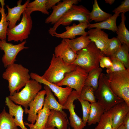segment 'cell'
Here are the masks:
<instances>
[{"instance_id": "1", "label": "cell", "mask_w": 129, "mask_h": 129, "mask_svg": "<svg viewBox=\"0 0 129 129\" xmlns=\"http://www.w3.org/2000/svg\"><path fill=\"white\" fill-rule=\"evenodd\" d=\"M29 70L22 64L14 63L8 65L2 75L3 78L7 80L8 88L11 96L18 92L30 80Z\"/></svg>"}, {"instance_id": "2", "label": "cell", "mask_w": 129, "mask_h": 129, "mask_svg": "<svg viewBox=\"0 0 129 129\" xmlns=\"http://www.w3.org/2000/svg\"><path fill=\"white\" fill-rule=\"evenodd\" d=\"M77 53V57L72 64L80 67L88 72L99 67L100 60L105 56L92 42Z\"/></svg>"}, {"instance_id": "3", "label": "cell", "mask_w": 129, "mask_h": 129, "mask_svg": "<svg viewBox=\"0 0 129 129\" xmlns=\"http://www.w3.org/2000/svg\"><path fill=\"white\" fill-rule=\"evenodd\" d=\"M97 102L107 111L116 105L124 101L117 96L110 86L108 78L105 74H101L98 81L97 88L94 92Z\"/></svg>"}, {"instance_id": "4", "label": "cell", "mask_w": 129, "mask_h": 129, "mask_svg": "<svg viewBox=\"0 0 129 129\" xmlns=\"http://www.w3.org/2000/svg\"><path fill=\"white\" fill-rule=\"evenodd\" d=\"M89 11L82 5H73L71 8L54 24L49 28L48 32L54 36L57 28L60 25L69 26L74 21H78L79 23H90Z\"/></svg>"}, {"instance_id": "5", "label": "cell", "mask_w": 129, "mask_h": 129, "mask_svg": "<svg viewBox=\"0 0 129 129\" xmlns=\"http://www.w3.org/2000/svg\"><path fill=\"white\" fill-rule=\"evenodd\" d=\"M105 75L114 93L129 106V69Z\"/></svg>"}, {"instance_id": "6", "label": "cell", "mask_w": 129, "mask_h": 129, "mask_svg": "<svg viewBox=\"0 0 129 129\" xmlns=\"http://www.w3.org/2000/svg\"><path fill=\"white\" fill-rule=\"evenodd\" d=\"M77 66L67 63L53 54L50 65L42 76L47 81L56 84L64 78L66 73L74 70Z\"/></svg>"}, {"instance_id": "7", "label": "cell", "mask_w": 129, "mask_h": 129, "mask_svg": "<svg viewBox=\"0 0 129 129\" xmlns=\"http://www.w3.org/2000/svg\"><path fill=\"white\" fill-rule=\"evenodd\" d=\"M42 88L41 84L34 80H30L21 91L16 92L8 97L16 104L22 106L24 110H26L28 109L29 103Z\"/></svg>"}, {"instance_id": "8", "label": "cell", "mask_w": 129, "mask_h": 129, "mask_svg": "<svg viewBox=\"0 0 129 129\" xmlns=\"http://www.w3.org/2000/svg\"><path fill=\"white\" fill-rule=\"evenodd\" d=\"M22 14L21 21L18 24L11 29L7 28L6 34L8 41L22 42L28 38L32 27V20L30 15L24 11Z\"/></svg>"}, {"instance_id": "9", "label": "cell", "mask_w": 129, "mask_h": 129, "mask_svg": "<svg viewBox=\"0 0 129 129\" xmlns=\"http://www.w3.org/2000/svg\"><path fill=\"white\" fill-rule=\"evenodd\" d=\"M88 74L87 71L77 65L74 70L66 73L61 81L55 84L60 86H66L74 89L79 95Z\"/></svg>"}, {"instance_id": "10", "label": "cell", "mask_w": 129, "mask_h": 129, "mask_svg": "<svg viewBox=\"0 0 129 129\" xmlns=\"http://www.w3.org/2000/svg\"><path fill=\"white\" fill-rule=\"evenodd\" d=\"M26 40L17 44L7 43L6 40H0V49L4 52L2 61L4 67L6 68L8 65L14 64L16 61L17 55L21 50L28 47L25 46Z\"/></svg>"}, {"instance_id": "11", "label": "cell", "mask_w": 129, "mask_h": 129, "mask_svg": "<svg viewBox=\"0 0 129 129\" xmlns=\"http://www.w3.org/2000/svg\"><path fill=\"white\" fill-rule=\"evenodd\" d=\"M30 75L32 79L36 81L40 84L42 83L47 86L58 98L59 102L61 105H64L68 96L73 90L72 89L68 86L63 87L54 83L49 82L42 76L36 73L31 72Z\"/></svg>"}, {"instance_id": "12", "label": "cell", "mask_w": 129, "mask_h": 129, "mask_svg": "<svg viewBox=\"0 0 129 129\" xmlns=\"http://www.w3.org/2000/svg\"><path fill=\"white\" fill-rule=\"evenodd\" d=\"M79 97V95L76 91L75 90H72L64 105L69 110L70 113V124L73 129H83L86 126L82 119L77 115L74 110L75 107L74 102Z\"/></svg>"}, {"instance_id": "13", "label": "cell", "mask_w": 129, "mask_h": 129, "mask_svg": "<svg viewBox=\"0 0 129 129\" xmlns=\"http://www.w3.org/2000/svg\"><path fill=\"white\" fill-rule=\"evenodd\" d=\"M79 0H64L59 2L53 7L51 14L45 20L46 24H54L59 18L67 11L73 5H76L80 1Z\"/></svg>"}, {"instance_id": "14", "label": "cell", "mask_w": 129, "mask_h": 129, "mask_svg": "<svg viewBox=\"0 0 129 129\" xmlns=\"http://www.w3.org/2000/svg\"><path fill=\"white\" fill-rule=\"evenodd\" d=\"M87 32L91 41L105 55L109 39L108 34L102 29L97 28L90 29Z\"/></svg>"}, {"instance_id": "15", "label": "cell", "mask_w": 129, "mask_h": 129, "mask_svg": "<svg viewBox=\"0 0 129 129\" xmlns=\"http://www.w3.org/2000/svg\"><path fill=\"white\" fill-rule=\"evenodd\" d=\"M46 93L44 90L39 91L34 99L29 103V109L24 110L25 113L28 114L27 120L31 124L35 123L38 112L42 108Z\"/></svg>"}, {"instance_id": "16", "label": "cell", "mask_w": 129, "mask_h": 129, "mask_svg": "<svg viewBox=\"0 0 129 129\" xmlns=\"http://www.w3.org/2000/svg\"><path fill=\"white\" fill-rule=\"evenodd\" d=\"M113 129H116L122 125L129 113V106L124 102L115 105L109 110Z\"/></svg>"}, {"instance_id": "17", "label": "cell", "mask_w": 129, "mask_h": 129, "mask_svg": "<svg viewBox=\"0 0 129 129\" xmlns=\"http://www.w3.org/2000/svg\"><path fill=\"white\" fill-rule=\"evenodd\" d=\"M89 24L85 22H81L77 24L74 23L70 26H68L65 27L66 31L61 33L56 32L54 36L62 39H72L75 38L77 36L88 35L85 30L88 28Z\"/></svg>"}, {"instance_id": "18", "label": "cell", "mask_w": 129, "mask_h": 129, "mask_svg": "<svg viewBox=\"0 0 129 129\" xmlns=\"http://www.w3.org/2000/svg\"><path fill=\"white\" fill-rule=\"evenodd\" d=\"M55 57H60L69 64H72L76 59L77 54L69 47L64 39L56 46L54 50Z\"/></svg>"}, {"instance_id": "19", "label": "cell", "mask_w": 129, "mask_h": 129, "mask_svg": "<svg viewBox=\"0 0 129 129\" xmlns=\"http://www.w3.org/2000/svg\"><path fill=\"white\" fill-rule=\"evenodd\" d=\"M22 0H19L17 2V5L12 8L9 7L8 5L6 6L8 11L6 16V20L9 22L8 28L11 29L16 26L18 21H20L21 15L24 11L26 7L30 2L27 0L23 5H21Z\"/></svg>"}, {"instance_id": "20", "label": "cell", "mask_w": 129, "mask_h": 129, "mask_svg": "<svg viewBox=\"0 0 129 129\" xmlns=\"http://www.w3.org/2000/svg\"><path fill=\"white\" fill-rule=\"evenodd\" d=\"M5 105L9 109V113L14 118V121L17 126L21 129H29L25 126L23 120V115L24 110L21 106L17 105L6 97L5 101Z\"/></svg>"}, {"instance_id": "21", "label": "cell", "mask_w": 129, "mask_h": 129, "mask_svg": "<svg viewBox=\"0 0 129 129\" xmlns=\"http://www.w3.org/2000/svg\"><path fill=\"white\" fill-rule=\"evenodd\" d=\"M66 118L61 112L51 110L45 126L56 127L57 129H67L68 121Z\"/></svg>"}, {"instance_id": "22", "label": "cell", "mask_w": 129, "mask_h": 129, "mask_svg": "<svg viewBox=\"0 0 129 129\" xmlns=\"http://www.w3.org/2000/svg\"><path fill=\"white\" fill-rule=\"evenodd\" d=\"M44 88L46 91V96L44 99L43 105H46L50 110H53L61 112L67 117V114L63 110L67 109V108L57 101L52 91L47 86L44 85Z\"/></svg>"}, {"instance_id": "23", "label": "cell", "mask_w": 129, "mask_h": 129, "mask_svg": "<svg viewBox=\"0 0 129 129\" xmlns=\"http://www.w3.org/2000/svg\"><path fill=\"white\" fill-rule=\"evenodd\" d=\"M50 110L45 105L38 112L36 122L34 124L27 122L24 123L25 125L29 127L30 129H43L46 126Z\"/></svg>"}, {"instance_id": "24", "label": "cell", "mask_w": 129, "mask_h": 129, "mask_svg": "<svg viewBox=\"0 0 129 129\" xmlns=\"http://www.w3.org/2000/svg\"><path fill=\"white\" fill-rule=\"evenodd\" d=\"M119 15V13H114L111 17L102 22L93 24L90 23L87 28L89 29L95 28L105 29L116 32L117 30L116 21Z\"/></svg>"}, {"instance_id": "25", "label": "cell", "mask_w": 129, "mask_h": 129, "mask_svg": "<svg viewBox=\"0 0 129 129\" xmlns=\"http://www.w3.org/2000/svg\"><path fill=\"white\" fill-rule=\"evenodd\" d=\"M64 40L71 48L76 53L86 47L91 42L88 35L81 36L71 39H66Z\"/></svg>"}, {"instance_id": "26", "label": "cell", "mask_w": 129, "mask_h": 129, "mask_svg": "<svg viewBox=\"0 0 129 129\" xmlns=\"http://www.w3.org/2000/svg\"><path fill=\"white\" fill-rule=\"evenodd\" d=\"M105 112L97 102L91 104L90 112L87 122L88 125L90 126L98 123Z\"/></svg>"}, {"instance_id": "27", "label": "cell", "mask_w": 129, "mask_h": 129, "mask_svg": "<svg viewBox=\"0 0 129 129\" xmlns=\"http://www.w3.org/2000/svg\"><path fill=\"white\" fill-rule=\"evenodd\" d=\"M112 14L102 11L99 6L97 0H94L92 11L89 13L90 21H94L100 22L104 21L112 16Z\"/></svg>"}, {"instance_id": "28", "label": "cell", "mask_w": 129, "mask_h": 129, "mask_svg": "<svg viewBox=\"0 0 129 129\" xmlns=\"http://www.w3.org/2000/svg\"><path fill=\"white\" fill-rule=\"evenodd\" d=\"M124 14L121 13V22L116 32L117 35L116 38L122 44H124L129 47V31L125 25L126 18Z\"/></svg>"}, {"instance_id": "29", "label": "cell", "mask_w": 129, "mask_h": 129, "mask_svg": "<svg viewBox=\"0 0 129 129\" xmlns=\"http://www.w3.org/2000/svg\"><path fill=\"white\" fill-rule=\"evenodd\" d=\"M129 47L122 43L120 48L110 58L115 59L121 62L126 69H129Z\"/></svg>"}, {"instance_id": "30", "label": "cell", "mask_w": 129, "mask_h": 129, "mask_svg": "<svg viewBox=\"0 0 129 129\" xmlns=\"http://www.w3.org/2000/svg\"><path fill=\"white\" fill-rule=\"evenodd\" d=\"M102 70L101 67L93 69L88 72L84 86L92 87L95 91L97 89L99 80Z\"/></svg>"}, {"instance_id": "31", "label": "cell", "mask_w": 129, "mask_h": 129, "mask_svg": "<svg viewBox=\"0 0 129 129\" xmlns=\"http://www.w3.org/2000/svg\"><path fill=\"white\" fill-rule=\"evenodd\" d=\"M47 0H35L29 2L27 5L24 11L27 15L35 11H39L42 13L48 15L49 12L47 9L46 3Z\"/></svg>"}, {"instance_id": "32", "label": "cell", "mask_w": 129, "mask_h": 129, "mask_svg": "<svg viewBox=\"0 0 129 129\" xmlns=\"http://www.w3.org/2000/svg\"><path fill=\"white\" fill-rule=\"evenodd\" d=\"M13 117L6 112L5 108L0 113V129H18Z\"/></svg>"}, {"instance_id": "33", "label": "cell", "mask_w": 129, "mask_h": 129, "mask_svg": "<svg viewBox=\"0 0 129 129\" xmlns=\"http://www.w3.org/2000/svg\"><path fill=\"white\" fill-rule=\"evenodd\" d=\"M2 10L1 12V18L0 21V40L6 39V31L9 22L6 20V14H5L4 6L5 5L4 0H0Z\"/></svg>"}, {"instance_id": "34", "label": "cell", "mask_w": 129, "mask_h": 129, "mask_svg": "<svg viewBox=\"0 0 129 129\" xmlns=\"http://www.w3.org/2000/svg\"><path fill=\"white\" fill-rule=\"evenodd\" d=\"M95 91L92 87L84 86L79 95V98L83 100L89 102L91 104L95 103L96 102Z\"/></svg>"}, {"instance_id": "35", "label": "cell", "mask_w": 129, "mask_h": 129, "mask_svg": "<svg viewBox=\"0 0 129 129\" xmlns=\"http://www.w3.org/2000/svg\"><path fill=\"white\" fill-rule=\"evenodd\" d=\"M95 129H113L109 110L105 112Z\"/></svg>"}, {"instance_id": "36", "label": "cell", "mask_w": 129, "mask_h": 129, "mask_svg": "<svg viewBox=\"0 0 129 129\" xmlns=\"http://www.w3.org/2000/svg\"><path fill=\"white\" fill-rule=\"evenodd\" d=\"M122 44L116 37L109 38L105 56L110 58L120 47Z\"/></svg>"}, {"instance_id": "37", "label": "cell", "mask_w": 129, "mask_h": 129, "mask_svg": "<svg viewBox=\"0 0 129 129\" xmlns=\"http://www.w3.org/2000/svg\"><path fill=\"white\" fill-rule=\"evenodd\" d=\"M78 99L81 103L82 107L83 112L82 119L86 126L90 113L91 104L88 102L83 100L79 98Z\"/></svg>"}, {"instance_id": "38", "label": "cell", "mask_w": 129, "mask_h": 129, "mask_svg": "<svg viewBox=\"0 0 129 129\" xmlns=\"http://www.w3.org/2000/svg\"><path fill=\"white\" fill-rule=\"evenodd\" d=\"M112 65L107 69V74H109L122 71L126 69L124 65L120 62L115 59H111Z\"/></svg>"}, {"instance_id": "39", "label": "cell", "mask_w": 129, "mask_h": 129, "mask_svg": "<svg viewBox=\"0 0 129 129\" xmlns=\"http://www.w3.org/2000/svg\"><path fill=\"white\" fill-rule=\"evenodd\" d=\"M129 11V0H125L121 3V4L112 11L114 13H123L125 14Z\"/></svg>"}, {"instance_id": "40", "label": "cell", "mask_w": 129, "mask_h": 129, "mask_svg": "<svg viewBox=\"0 0 129 129\" xmlns=\"http://www.w3.org/2000/svg\"><path fill=\"white\" fill-rule=\"evenodd\" d=\"M99 66L102 68H106L107 69L112 66V63L110 58L105 56L103 57L99 61Z\"/></svg>"}, {"instance_id": "41", "label": "cell", "mask_w": 129, "mask_h": 129, "mask_svg": "<svg viewBox=\"0 0 129 129\" xmlns=\"http://www.w3.org/2000/svg\"><path fill=\"white\" fill-rule=\"evenodd\" d=\"M60 0H47L46 3V6L48 10L56 5L57 3L60 2Z\"/></svg>"}, {"instance_id": "42", "label": "cell", "mask_w": 129, "mask_h": 129, "mask_svg": "<svg viewBox=\"0 0 129 129\" xmlns=\"http://www.w3.org/2000/svg\"><path fill=\"white\" fill-rule=\"evenodd\" d=\"M123 124L124 129H129V113L127 115Z\"/></svg>"}, {"instance_id": "43", "label": "cell", "mask_w": 129, "mask_h": 129, "mask_svg": "<svg viewBox=\"0 0 129 129\" xmlns=\"http://www.w3.org/2000/svg\"><path fill=\"white\" fill-rule=\"evenodd\" d=\"M114 0H105V1L106 3L109 4L110 5H112L115 2Z\"/></svg>"}, {"instance_id": "44", "label": "cell", "mask_w": 129, "mask_h": 129, "mask_svg": "<svg viewBox=\"0 0 129 129\" xmlns=\"http://www.w3.org/2000/svg\"><path fill=\"white\" fill-rule=\"evenodd\" d=\"M43 129H56L55 127H45Z\"/></svg>"}, {"instance_id": "45", "label": "cell", "mask_w": 129, "mask_h": 129, "mask_svg": "<svg viewBox=\"0 0 129 129\" xmlns=\"http://www.w3.org/2000/svg\"><path fill=\"white\" fill-rule=\"evenodd\" d=\"M116 129H124L123 124Z\"/></svg>"}, {"instance_id": "46", "label": "cell", "mask_w": 129, "mask_h": 129, "mask_svg": "<svg viewBox=\"0 0 129 129\" xmlns=\"http://www.w3.org/2000/svg\"><path fill=\"white\" fill-rule=\"evenodd\" d=\"M2 10V8L1 7H0V13Z\"/></svg>"}]
</instances>
